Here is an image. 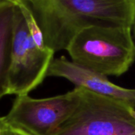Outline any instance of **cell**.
I'll list each match as a JSON object with an SVG mask.
<instances>
[{
    "label": "cell",
    "mask_w": 135,
    "mask_h": 135,
    "mask_svg": "<svg viewBox=\"0 0 135 135\" xmlns=\"http://www.w3.org/2000/svg\"><path fill=\"white\" fill-rule=\"evenodd\" d=\"M54 53L66 50L82 30L134 25L135 0H25Z\"/></svg>",
    "instance_id": "6da1fadb"
},
{
    "label": "cell",
    "mask_w": 135,
    "mask_h": 135,
    "mask_svg": "<svg viewBox=\"0 0 135 135\" xmlns=\"http://www.w3.org/2000/svg\"><path fill=\"white\" fill-rule=\"evenodd\" d=\"M66 51L73 62L88 70L106 77H119L135 61L132 28H87L74 37Z\"/></svg>",
    "instance_id": "7a4b0ae2"
},
{
    "label": "cell",
    "mask_w": 135,
    "mask_h": 135,
    "mask_svg": "<svg viewBox=\"0 0 135 135\" xmlns=\"http://www.w3.org/2000/svg\"><path fill=\"white\" fill-rule=\"evenodd\" d=\"M78 89L80 101L77 109L54 135H135L131 107L118 100Z\"/></svg>",
    "instance_id": "3957f363"
},
{
    "label": "cell",
    "mask_w": 135,
    "mask_h": 135,
    "mask_svg": "<svg viewBox=\"0 0 135 135\" xmlns=\"http://www.w3.org/2000/svg\"><path fill=\"white\" fill-rule=\"evenodd\" d=\"M79 101L76 87L66 93L43 99L18 96L4 119L9 127L30 135H54L74 114Z\"/></svg>",
    "instance_id": "277c9868"
},
{
    "label": "cell",
    "mask_w": 135,
    "mask_h": 135,
    "mask_svg": "<svg viewBox=\"0 0 135 135\" xmlns=\"http://www.w3.org/2000/svg\"><path fill=\"white\" fill-rule=\"evenodd\" d=\"M14 35L9 73V95H28L47 77L54 52L32 37L17 0Z\"/></svg>",
    "instance_id": "5b68a950"
},
{
    "label": "cell",
    "mask_w": 135,
    "mask_h": 135,
    "mask_svg": "<svg viewBox=\"0 0 135 135\" xmlns=\"http://www.w3.org/2000/svg\"><path fill=\"white\" fill-rule=\"evenodd\" d=\"M47 77L63 78L72 82L77 88H82L94 93L118 100L135 109V89L116 85L106 76L88 70L63 56L52 60Z\"/></svg>",
    "instance_id": "8992f818"
},
{
    "label": "cell",
    "mask_w": 135,
    "mask_h": 135,
    "mask_svg": "<svg viewBox=\"0 0 135 135\" xmlns=\"http://www.w3.org/2000/svg\"><path fill=\"white\" fill-rule=\"evenodd\" d=\"M15 13V0H0V100L9 95Z\"/></svg>",
    "instance_id": "52a82bcc"
},
{
    "label": "cell",
    "mask_w": 135,
    "mask_h": 135,
    "mask_svg": "<svg viewBox=\"0 0 135 135\" xmlns=\"http://www.w3.org/2000/svg\"><path fill=\"white\" fill-rule=\"evenodd\" d=\"M5 135H30L25 132H23L20 130H17V129H15V128H13V127H9L6 132V134Z\"/></svg>",
    "instance_id": "ba28073f"
},
{
    "label": "cell",
    "mask_w": 135,
    "mask_h": 135,
    "mask_svg": "<svg viewBox=\"0 0 135 135\" xmlns=\"http://www.w3.org/2000/svg\"><path fill=\"white\" fill-rule=\"evenodd\" d=\"M9 126L5 121L4 117H0V135H5Z\"/></svg>",
    "instance_id": "9c48e42d"
},
{
    "label": "cell",
    "mask_w": 135,
    "mask_h": 135,
    "mask_svg": "<svg viewBox=\"0 0 135 135\" xmlns=\"http://www.w3.org/2000/svg\"><path fill=\"white\" fill-rule=\"evenodd\" d=\"M130 113H131V116H132V117H133V118L135 119V109L131 108V110H130Z\"/></svg>",
    "instance_id": "30bf717a"
},
{
    "label": "cell",
    "mask_w": 135,
    "mask_h": 135,
    "mask_svg": "<svg viewBox=\"0 0 135 135\" xmlns=\"http://www.w3.org/2000/svg\"><path fill=\"white\" fill-rule=\"evenodd\" d=\"M133 27H134V36H135V20H134V23Z\"/></svg>",
    "instance_id": "8fae6325"
}]
</instances>
